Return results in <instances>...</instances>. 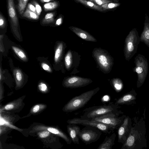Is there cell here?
<instances>
[{"label": "cell", "mask_w": 149, "mask_h": 149, "mask_svg": "<svg viewBox=\"0 0 149 149\" xmlns=\"http://www.w3.org/2000/svg\"><path fill=\"white\" fill-rule=\"evenodd\" d=\"M32 3L35 7L37 15L39 16L42 11V9L41 6L35 0L32 1Z\"/></svg>", "instance_id": "1f68e13d"}, {"label": "cell", "mask_w": 149, "mask_h": 149, "mask_svg": "<svg viewBox=\"0 0 149 149\" xmlns=\"http://www.w3.org/2000/svg\"><path fill=\"white\" fill-rule=\"evenodd\" d=\"M41 66L42 68L44 70L48 72H51L52 70L50 67L47 63H42L41 64Z\"/></svg>", "instance_id": "d590c367"}, {"label": "cell", "mask_w": 149, "mask_h": 149, "mask_svg": "<svg viewBox=\"0 0 149 149\" xmlns=\"http://www.w3.org/2000/svg\"><path fill=\"white\" fill-rule=\"evenodd\" d=\"M45 107V105L43 104H36L32 108L31 112L33 113H36Z\"/></svg>", "instance_id": "f1b7e54d"}, {"label": "cell", "mask_w": 149, "mask_h": 149, "mask_svg": "<svg viewBox=\"0 0 149 149\" xmlns=\"http://www.w3.org/2000/svg\"><path fill=\"white\" fill-rule=\"evenodd\" d=\"M55 13H47L42 21L43 24H47L52 23L54 21Z\"/></svg>", "instance_id": "cb8c5ba5"}, {"label": "cell", "mask_w": 149, "mask_h": 149, "mask_svg": "<svg viewBox=\"0 0 149 149\" xmlns=\"http://www.w3.org/2000/svg\"><path fill=\"white\" fill-rule=\"evenodd\" d=\"M13 74L15 77L17 86L20 87L22 84L23 81V76L21 71L19 69H15L13 70Z\"/></svg>", "instance_id": "7402d4cb"}, {"label": "cell", "mask_w": 149, "mask_h": 149, "mask_svg": "<svg viewBox=\"0 0 149 149\" xmlns=\"http://www.w3.org/2000/svg\"><path fill=\"white\" fill-rule=\"evenodd\" d=\"M1 68H0V80H1Z\"/></svg>", "instance_id": "ab89813d"}, {"label": "cell", "mask_w": 149, "mask_h": 149, "mask_svg": "<svg viewBox=\"0 0 149 149\" xmlns=\"http://www.w3.org/2000/svg\"><path fill=\"white\" fill-rule=\"evenodd\" d=\"M58 3L56 1L46 3L43 5V8L45 11H48L54 10L59 6Z\"/></svg>", "instance_id": "4316f807"}, {"label": "cell", "mask_w": 149, "mask_h": 149, "mask_svg": "<svg viewBox=\"0 0 149 149\" xmlns=\"http://www.w3.org/2000/svg\"><path fill=\"white\" fill-rule=\"evenodd\" d=\"M110 82L113 88L117 92L120 91L123 88V82L119 78H113L111 80Z\"/></svg>", "instance_id": "d6986e66"}, {"label": "cell", "mask_w": 149, "mask_h": 149, "mask_svg": "<svg viewBox=\"0 0 149 149\" xmlns=\"http://www.w3.org/2000/svg\"><path fill=\"white\" fill-rule=\"evenodd\" d=\"M67 122L69 124L81 125L85 126L95 127L103 133L110 134L115 129L112 127L102 123L88 119L75 118L68 119Z\"/></svg>", "instance_id": "52a82bcc"}, {"label": "cell", "mask_w": 149, "mask_h": 149, "mask_svg": "<svg viewBox=\"0 0 149 149\" xmlns=\"http://www.w3.org/2000/svg\"><path fill=\"white\" fill-rule=\"evenodd\" d=\"M102 134V132L98 129L87 126L79 130L78 136L82 142L88 145L97 141Z\"/></svg>", "instance_id": "8992f818"}, {"label": "cell", "mask_w": 149, "mask_h": 149, "mask_svg": "<svg viewBox=\"0 0 149 149\" xmlns=\"http://www.w3.org/2000/svg\"><path fill=\"white\" fill-rule=\"evenodd\" d=\"M7 1L8 14L10 25L14 33L17 34L19 22L14 0H7Z\"/></svg>", "instance_id": "8fae6325"}, {"label": "cell", "mask_w": 149, "mask_h": 149, "mask_svg": "<svg viewBox=\"0 0 149 149\" xmlns=\"http://www.w3.org/2000/svg\"><path fill=\"white\" fill-rule=\"evenodd\" d=\"M140 39V42L144 43L149 48V24H145Z\"/></svg>", "instance_id": "e0dca14e"}, {"label": "cell", "mask_w": 149, "mask_h": 149, "mask_svg": "<svg viewBox=\"0 0 149 149\" xmlns=\"http://www.w3.org/2000/svg\"><path fill=\"white\" fill-rule=\"evenodd\" d=\"M29 0H17V8L20 14L22 15L24 12Z\"/></svg>", "instance_id": "484cf974"}, {"label": "cell", "mask_w": 149, "mask_h": 149, "mask_svg": "<svg viewBox=\"0 0 149 149\" xmlns=\"http://www.w3.org/2000/svg\"><path fill=\"white\" fill-rule=\"evenodd\" d=\"M67 132L72 141L75 144H79L78 133L81 130L79 127L74 124H69L67 126Z\"/></svg>", "instance_id": "5bb4252c"}, {"label": "cell", "mask_w": 149, "mask_h": 149, "mask_svg": "<svg viewBox=\"0 0 149 149\" xmlns=\"http://www.w3.org/2000/svg\"><path fill=\"white\" fill-rule=\"evenodd\" d=\"M64 44L62 42L59 43L56 49L54 59L56 63L58 62L61 58L64 49Z\"/></svg>", "instance_id": "44dd1931"}, {"label": "cell", "mask_w": 149, "mask_h": 149, "mask_svg": "<svg viewBox=\"0 0 149 149\" xmlns=\"http://www.w3.org/2000/svg\"><path fill=\"white\" fill-rule=\"evenodd\" d=\"M91 1L97 5L101 6L102 4L112 2V1L109 0H88Z\"/></svg>", "instance_id": "4dcf8cb0"}, {"label": "cell", "mask_w": 149, "mask_h": 149, "mask_svg": "<svg viewBox=\"0 0 149 149\" xmlns=\"http://www.w3.org/2000/svg\"><path fill=\"white\" fill-rule=\"evenodd\" d=\"M92 82V80L89 78L73 76L66 78L63 84L66 88H75L85 86Z\"/></svg>", "instance_id": "9c48e42d"}, {"label": "cell", "mask_w": 149, "mask_h": 149, "mask_svg": "<svg viewBox=\"0 0 149 149\" xmlns=\"http://www.w3.org/2000/svg\"><path fill=\"white\" fill-rule=\"evenodd\" d=\"M118 116L115 115H106L88 120L102 123L115 129L118 128L123 121V116Z\"/></svg>", "instance_id": "30bf717a"}, {"label": "cell", "mask_w": 149, "mask_h": 149, "mask_svg": "<svg viewBox=\"0 0 149 149\" xmlns=\"http://www.w3.org/2000/svg\"><path fill=\"white\" fill-rule=\"evenodd\" d=\"M6 25V21L4 17L1 13L0 14V27L1 28L5 27Z\"/></svg>", "instance_id": "e575fe53"}, {"label": "cell", "mask_w": 149, "mask_h": 149, "mask_svg": "<svg viewBox=\"0 0 149 149\" xmlns=\"http://www.w3.org/2000/svg\"><path fill=\"white\" fill-rule=\"evenodd\" d=\"M62 22L63 18L62 17H60L56 20V25L57 26H59L62 24Z\"/></svg>", "instance_id": "74e56055"}, {"label": "cell", "mask_w": 149, "mask_h": 149, "mask_svg": "<svg viewBox=\"0 0 149 149\" xmlns=\"http://www.w3.org/2000/svg\"><path fill=\"white\" fill-rule=\"evenodd\" d=\"M120 5L118 3H109L102 4L101 6L103 10H109L116 8Z\"/></svg>", "instance_id": "83f0119b"}, {"label": "cell", "mask_w": 149, "mask_h": 149, "mask_svg": "<svg viewBox=\"0 0 149 149\" xmlns=\"http://www.w3.org/2000/svg\"><path fill=\"white\" fill-rule=\"evenodd\" d=\"M81 60V55L74 51L69 50L64 57V63L66 69L75 74L78 72L77 70Z\"/></svg>", "instance_id": "ba28073f"}, {"label": "cell", "mask_w": 149, "mask_h": 149, "mask_svg": "<svg viewBox=\"0 0 149 149\" xmlns=\"http://www.w3.org/2000/svg\"><path fill=\"white\" fill-rule=\"evenodd\" d=\"M12 48L15 54L20 59L24 61L27 60L26 54L22 50L14 46H13Z\"/></svg>", "instance_id": "d4e9b609"}, {"label": "cell", "mask_w": 149, "mask_h": 149, "mask_svg": "<svg viewBox=\"0 0 149 149\" xmlns=\"http://www.w3.org/2000/svg\"><path fill=\"white\" fill-rule=\"evenodd\" d=\"M38 87L40 91L42 92H45L47 90V87L46 85L43 82L40 83L38 85Z\"/></svg>", "instance_id": "836d02e7"}, {"label": "cell", "mask_w": 149, "mask_h": 149, "mask_svg": "<svg viewBox=\"0 0 149 149\" xmlns=\"http://www.w3.org/2000/svg\"><path fill=\"white\" fill-rule=\"evenodd\" d=\"M69 28L78 37L86 41L96 42V39L86 31L74 26H70Z\"/></svg>", "instance_id": "9a60e30c"}, {"label": "cell", "mask_w": 149, "mask_h": 149, "mask_svg": "<svg viewBox=\"0 0 149 149\" xmlns=\"http://www.w3.org/2000/svg\"><path fill=\"white\" fill-rule=\"evenodd\" d=\"M34 129L35 131L47 130L50 133L56 134L62 138L68 144H70L72 142L70 137H69L65 133L57 128L39 126L35 127Z\"/></svg>", "instance_id": "7c38bea8"}, {"label": "cell", "mask_w": 149, "mask_h": 149, "mask_svg": "<svg viewBox=\"0 0 149 149\" xmlns=\"http://www.w3.org/2000/svg\"><path fill=\"white\" fill-rule=\"evenodd\" d=\"M116 134L113 133L109 136H106L103 142L97 148V149H111L115 144Z\"/></svg>", "instance_id": "2e32d148"}, {"label": "cell", "mask_w": 149, "mask_h": 149, "mask_svg": "<svg viewBox=\"0 0 149 149\" xmlns=\"http://www.w3.org/2000/svg\"><path fill=\"white\" fill-rule=\"evenodd\" d=\"M129 118H125L118 130V142L123 143L126 140L129 132L128 129Z\"/></svg>", "instance_id": "4fadbf2b"}, {"label": "cell", "mask_w": 149, "mask_h": 149, "mask_svg": "<svg viewBox=\"0 0 149 149\" xmlns=\"http://www.w3.org/2000/svg\"><path fill=\"white\" fill-rule=\"evenodd\" d=\"M118 105L111 102L108 104L98 106H94L87 108L83 111V114L81 118L90 119L102 116L115 115L118 116L121 113L118 109Z\"/></svg>", "instance_id": "6da1fadb"}, {"label": "cell", "mask_w": 149, "mask_h": 149, "mask_svg": "<svg viewBox=\"0 0 149 149\" xmlns=\"http://www.w3.org/2000/svg\"><path fill=\"white\" fill-rule=\"evenodd\" d=\"M16 103L15 102H12L9 103L0 109V111L3 110H10L13 109L16 106Z\"/></svg>", "instance_id": "f546056e"}, {"label": "cell", "mask_w": 149, "mask_h": 149, "mask_svg": "<svg viewBox=\"0 0 149 149\" xmlns=\"http://www.w3.org/2000/svg\"><path fill=\"white\" fill-rule=\"evenodd\" d=\"M42 3L48 2L50 1H52L54 0H40Z\"/></svg>", "instance_id": "f35d334b"}, {"label": "cell", "mask_w": 149, "mask_h": 149, "mask_svg": "<svg viewBox=\"0 0 149 149\" xmlns=\"http://www.w3.org/2000/svg\"><path fill=\"white\" fill-rule=\"evenodd\" d=\"M50 132L47 130H44L38 132V134L40 138H44L48 136L50 134Z\"/></svg>", "instance_id": "d6a6232c"}, {"label": "cell", "mask_w": 149, "mask_h": 149, "mask_svg": "<svg viewBox=\"0 0 149 149\" xmlns=\"http://www.w3.org/2000/svg\"><path fill=\"white\" fill-rule=\"evenodd\" d=\"M100 89V88L97 87L73 97L65 105L63 111L65 112H71L83 107Z\"/></svg>", "instance_id": "7a4b0ae2"}, {"label": "cell", "mask_w": 149, "mask_h": 149, "mask_svg": "<svg viewBox=\"0 0 149 149\" xmlns=\"http://www.w3.org/2000/svg\"><path fill=\"white\" fill-rule=\"evenodd\" d=\"M76 1L79 3L94 10L101 12H102L103 10V9L101 6L97 5L91 1L86 0H76Z\"/></svg>", "instance_id": "ffe728a7"}, {"label": "cell", "mask_w": 149, "mask_h": 149, "mask_svg": "<svg viewBox=\"0 0 149 149\" xmlns=\"http://www.w3.org/2000/svg\"><path fill=\"white\" fill-rule=\"evenodd\" d=\"M92 53L100 70L104 74L109 73L114 64L113 58L107 50L101 48H95Z\"/></svg>", "instance_id": "3957f363"}, {"label": "cell", "mask_w": 149, "mask_h": 149, "mask_svg": "<svg viewBox=\"0 0 149 149\" xmlns=\"http://www.w3.org/2000/svg\"><path fill=\"white\" fill-rule=\"evenodd\" d=\"M134 63L135 66L132 70L134 72L137 74V86L139 88L144 83L147 76L148 69V63L144 56L139 54L135 57Z\"/></svg>", "instance_id": "5b68a950"}, {"label": "cell", "mask_w": 149, "mask_h": 149, "mask_svg": "<svg viewBox=\"0 0 149 149\" xmlns=\"http://www.w3.org/2000/svg\"><path fill=\"white\" fill-rule=\"evenodd\" d=\"M140 42V37L136 29H133L126 36L125 40L123 52L126 60L129 61L137 52L138 45Z\"/></svg>", "instance_id": "277c9868"}, {"label": "cell", "mask_w": 149, "mask_h": 149, "mask_svg": "<svg viewBox=\"0 0 149 149\" xmlns=\"http://www.w3.org/2000/svg\"><path fill=\"white\" fill-rule=\"evenodd\" d=\"M27 8L30 10L37 14L35 7L31 3H29L28 5Z\"/></svg>", "instance_id": "8d00e7d4"}, {"label": "cell", "mask_w": 149, "mask_h": 149, "mask_svg": "<svg viewBox=\"0 0 149 149\" xmlns=\"http://www.w3.org/2000/svg\"><path fill=\"white\" fill-rule=\"evenodd\" d=\"M22 15L24 17L32 20H37L39 18V16L36 13L30 10L28 8Z\"/></svg>", "instance_id": "603a6c76"}, {"label": "cell", "mask_w": 149, "mask_h": 149, "mask_svg": "<svg viewBox=\"0 0 149 149\" xmlns=\"http://www.w3.org/2000/svg\"><path fill=\"white\" fill-rule=\"evenodd\" d=\"M135 99V97L132 94L128 93L118 99L114 104L117 105L126 104Z\"/></svg>", "instance_id": "ac0fdd59"}]
</instances>
